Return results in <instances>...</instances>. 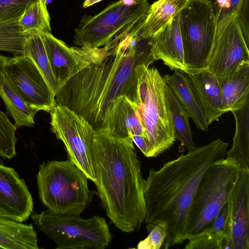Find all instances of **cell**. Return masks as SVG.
I'll return each instance as SVG.
<instances>
[{"label": "cell", "instance_id": "obj_1", "mask_svg": "<svg viewBox=\"0 0 249 249\" xmlns=\"http://www.w3.org/2000/svg\"><path fill=\"white\" fill-rule=\"evenodd\" d=\"M129 31L103 47L98 58L67 80L55 94L57 105L82 116L94 129L104 127L121 96L136 104L137 67L149 66L155 61L151 48L135 43Z\"/></svg>", "mask_w": 249, "mask_h": 249}, {"label": "cell", "instance_id": "obj_2", "mask_svg": "<svg viewBox=\"0 0 249 249\" xmlns=\"http://www.w3.org/2000/svg\"><path fill=\"white\" fill-rule=\"evenodd\" d=\"M228 142L216 139L149 170L144 181L145 214L149 232L160 222L167 225L164 249L185 240L189 212L199 182L211 165L226 157Z\"/></svg>", "mask_w": 249, "mask_h": 249}, {"label": "cell", "instance_id": "obj_3", "mask_svg": "<svg viewBox=\"0 0 249 249\" xmlns=\"http://www.w3.org/2000/svg\"><path fill=\"white\" fill-rule=\"evenodd\" d=\"M92 154L98 195L112 223L121 231H138L144 221V181L131 136L94 129Z\"/></svg>", "mask_w": 249, "mask_h": 249}, {"label": "cell", "instance_id": "obj_4", "mask_svg": "<svg viewBox=\"0 0 249 249\" xmlns=\"http://www.w3.org/2000/svg\"><path fill=\"white\" fill-rule=\"evenodd\" d=\"M136 71V106L148 143L147 157H155L169 149L176 140L166 97L167 84L156 68L141 64Z\"/></svg>", "mask_w": 249, "mask_h": 249}, {"label": "cell", "instance_id": "obj_5", "mask_svg": "<svg viewBox=\"0 0 249 249\" xmlns=\"http://www.w3.org/2000/svg\"><path fill=\"white\" fill-rule=\"evenodd\" d=\"M36 179L40 199L53 213L80 215L90 201L89 179L70 160L43 162Z\"/></svg>", "mask_w": 249, "mask_h": 249}, {"label": "cell", "instance_id": "obj_6", "mask_svg": "<svg viewBox=\"0 0 249 249\" xmlns=\"http://www.w3.org/2000/svg\"><path fill=\"white\" fill-rule=\"evenodd\" d=\"M240 168L234 159L225 158L213 163L201 178L188 216L186 240L203 234L212 225L228 201Z\"/></svg>", "mask_w": 249, "mask_h": 249}, {"label": "cell", "instance_id": "obj_7", "mask_svg": "<svg viewBox=\"0 0 249 249\" xmlns=\"http://www.w3.org/2000/svg\"><path fill=\"white\" fill-rule=\"evenodd\" d=\"M31 216L36 227L57 244L56 249H104L112 240L102 216L83 219L80 215L56 214L48 209Z\"/></svg>", "mask_w": 249, "mask_h": 249}, {"label": "cell", "instance_id": "obj_8", "mask_svg": "<svg viewBox=\"0 0 249 249\" xmlns=\"http://www.w3.org/2000/svg\"><path fill=\"white\" fill-rule=\"evenodd\" d=\"M149 6L148 0H119L94 16H85L75 30L74 43L79 47H104L142 22Z\"/></svg>", "mask_w": 249, "mask_h": 249}, {"label": "cell", "instance_id": "obj_9", "mask_svg": "<svg viewBox=\"0 0 249 249\" xmlns=\"http://www.w3.org/2000/svg\"><path fill=\"white\" fill-rule=\"evenodd\" d=\"M184 60L188 69L207 68L216 30L212 1L189 0L179 15Z\"/></svg>", "mask_w": 249, "mask_h": 249}, {"label": "cell", "instance_id": "obj_10", "mask_svg": "<svg viewBox=\"0 0 249 249\" xmlns=\"http://www.w3.org/2000/svg\"><path fill=\"white\" fill-rule=\"evenodd\" d=\"M50 113L51 129L64 143L69 160L95 183L92 148L94 129L82 116L65 106L56 105Z\"/></svg>", "mask_w": 249, "mask_h": 249}, {"label": "cell", "instance_id": "obj_11", "mask_svg": "<svg viewBox=\"0 0 249 249\" xmlns=\"http://www.w3.org/2000/svg\"><path fill=\"white\" fill-rule=\"evenodd\" d=\"M4 71L31 107L50 113L56 106L55 94L29 57L22 55L9 57Z\"/></svg>", "mask_w": 249, "mask_h": 249}, {"label": "cell", "instance_id": "obj_12", "mask_svg": "<svg viewBox=\"0 0 249 249\" xmlns=\"http://www.w3.org/2000/svg\"><path fill=\"white\" fill-rule=\"evenodd\" d=\"M237 16L228 23L213 45L206 69L217 77L228 76L244 63L249 62V44Z\"/></svg>", "mask_w": 249, "mask_h": 249}, {"label": "cell", "instance_id": "obj_13", "mask_svg": "<svg viewBox=\"0 0 249 249\" xmlns=\"http://www.w3.org/2000/svg\"><path fill=\"white\" fill-rule=\"evenodd\" d=\"M40 35L53 74L60 88L79 71L94 62L102 52V47H69L51 33Z\"/></svg>", "mask_w": 249, "mask_h": 249}, {"label": "cell", "instance_id": "obj_14", "mask_svg": "<svg viewBox=\"0 0 249 249\" xmlns=\"http://www.w3.org/2000/svg\"><path fill=\"white\" fill-rule=\"evenodd\" d=\"M228 201V240L224 249H249V169L240 167Z\"/></svg>", "mask_w": 249, "mask_h": 249}, {"label": "cell", "instance_id": "obj_15", "mask_svg": "<svg viewBox=\"0 0 249 249\" xmlns=\"http://www.w3.org/2000/svg\"><path fill=\"white\" fill-rule=\"evenodd\" d=\"M33 208V197L24 179L13 168L0 164V216L23 222Z\"/></svg>", "mask_w": 249, "mask_h": 249}, {"label": "cell", "instance_id": "obj_16", "mask_svg": "<svg viewBox=\"0 0 249 249\" xmlns=\"http://www.w3.org/2000/svg\"><path fill=\"white\" fill-rule=\"evenodd\" d=\"M180 13L172 18L156 34L149 38L155 61L160 59L171 70L183 71L185 65L183 45L179 27Z\"/></svg>", "mask_w": 249, "mask_h": 249}, {"label": "cell", "instance_id": "obj_17", "mask_svg": "<svg viewBox=\"0 0 249 249\" xmlns=\"http://www.w3.org/2000/svg\"><path fill=\"white\" fill-rule=\"evenodd\" d=\"M200 106L208 125L225 113L219 82L207 69H188L183 71Z\"/></svg>", "mask_w": 249, "mask_h": 249}, {"label": "cell", "instance_id": "obj_18", "mask_svg": "<svg viewBox=\"0 0 249 249\" xmlns=\"http://www.w3.org/2000/svg\"><path fill=\"white\" fill-rule=\"evenodd\" d=\"M102 128L117 137L126 138L131 135H140L145 137L136 104L124 95L119 99Z\"/></svg>", "mask_w": 249, "mask_h": 249}, {"label": "cell", "instance_id": "obj_19", "mask_svg": "<svg viewBox=\"0 0 249 249\" xmlns=\"http://www.w3.org/2000/svg\"><path fill=\"white\" fill-rule=\"evenodd\" d=\"M217 78L225 113L242 108L249 100V62L242 64L232 74Z\"/></svg>", "mask_w": 249, "mask_h": 249}, {"label": "cell", "instance_id": "obj_20", "mask_svg": "<svg viewBox=\"0 0 249 249\" xmlns=\"http://www.w3.org/2000/svg\"><path fill=\"white\" fill-rule=\"evenodd\" d=\"M174 71L172 74H167L163 77L165 82L196 127L202 130L208 131L209 125L206 117L184 72L179 70Z\"/></svg>", "mask_w": 249, "mask_h": 249}, {"label": "cell", "instance_id": "obj_21", "mask_svg": "<svg viewBox=\"0 0 249 249\" xmlns=\"http://www.w3.org/2000/svg\"><path fill=\"white\" fill-rule=\"evenodd\" d=\"M189 0H158L148 10L144 20L138 27L140 37L150 38L158 33L173 17L179 14Z\"/></svg>", "mask_w": 249, "mask_h": 249}, {"label": "cell", "instance_id": "obj_22", "mask_svg": "<svg viewBox=\"0 0 249 249\" xmlns=\"http://www.w3.org/2000/svg\"><path fill=\"white\" fill-rule=\"evenodd\" d=\"M0 97L17 127L34 125V117L38 111L27 104L5 71L0 79Z\"/></svg>", "mask_w": 249, "mask_h": 249}, {"label": "cell", "instance_id": "obj_23", "mask_svg": "<svg viewBox=\"0 0 249 249\" xmlns=\"http://www.w3.org/2000/svg\"><path fill=\"white\" fill-rule=\"evenodd\" d=\"M0 248L38 249L37 233L31 224L0 216Z\"/></svg>", "mask_w": 249, "mask_h": 249}, {"label": "cell", "instance_id": "obj_24", "mask_svg": "<svg viewBox=\"0 0 249 249\" xmlns=\"http://www.w3.org/2000/svg\"><path fill=\"white\" fill-rule=\"evenodd\" d=\"M231 112L234 117L235 130L226 158L234 159L241 168L249 169V100L242 108Z\"/></svg>", "mask_w": 249, "mask_h": 249}, {"label": "cell", "instance_id": "obj_25", "mask_svg": "<svg viewBox=\"0 0 249 249\" xmlns=\"http://www.w3.org/2000/svg\"><path fill=\"white\" fill-rule=\"evenodd\" d=\"M166 92L175 138L179 140L188 151L193 150L196 147L189 116L167 85Z\"/></svg>", "mask_w": 249, "mask_h": 249}, {"label": "cell", "instance_id": "obj_26", "mask_svg": "<svg viewBox=\"0 0 249 249\" xmlns=\"http://www.w3.org/2000/svg\"><path fill=\"white\" fill-rule=\"evenodd\" d=\"M47 1L39 0L26 9L18 20V28L20 32L29 35L51 33V18Z\"/></svg>", "mask_w": 249, "mask_h": 249}, {"label": "cell", "instance_id": "obj_27", "mask_svg": "<svg viewBox=\"0 0 249 249\" xmlns=\"http://www.w3.org/2000/svg\"><path fill=\"white\" fill-rule=\"evenodd\" d=\"M23 55L29 57L33 61L55 94L60 86L53 74L40 34L29 36L26 41Z\"/></svg>", "mask_w": 249, "mask_h": 249}, {"label": "cell", "instance_id": "obj_28", "mask_svg": "<svg viewBox=\"0 0 249 249\" xmlns=\"http://www.w3.org/2000/svg\"><path fill=\"white\" fill-rule=\"evenodd\" d=\"M18 18L0 22V51L10 53L13 56L23 54L26 41L29 36L19 31Z\"/></svg>", "mask_w": 249, "mask_h": 249}, {"label": "cell", "instance_id": "obj_29", "mask_svg": "<svg viewBox=\"0 0 249 249\" xmlns=\"http://www.w3.org/2000/svg\"><path fill=\"white\" fill-rule=\"evenodd\" d=\"M243 0H213L212 2L216 18L213 43L223 33L228 23L237 15Z\"/></svg>", "mask_w": 249, "mask_h": 249}, {"label": "cell", "instance_id": "obj_30", "mask_svg": "<svg viewBox=\"0 0 249 249\" xmlns=\"http://www.w3.org/2000/svg\"><path fill=\"white\" fill-rule=\"evenodd\" d=\"M17 128L0 109V157L11 159L16 155Z\"/></svg>", "mask_w": 249, "mask_h": 249}, {"label": "cell", "instance_id": "obj_31", "mask_svg": "<svg viewBox=\"0 0 249 249\" xmlns=\"http://www.w3.org/2000/svg\"><path fill=\"white\" fill-rule=\"evenodd\" d=\"M38 0H0V22L19 18L27 7Z\"/></svg>", "mask_w": 249, "mask_h": 249}, {"label": "cell", "instance_id": "obj_32", "mask_svg": "<svg viewBox=\"0 0 249 249\" xmlns=\"http://www.w3.org/2000/svg\"><path fill=\"white\" fill-rule=\"evenodd\" d=\"M167 230V225L166 222L158 223L149 232L148 236L138 243L137 248L159 249L166 239Z\"/></svg>", "mask_w": 249, "mask_h": 249}, {"label": "cell", "instance_id": "obj_33", "mask_svg": "<svg viewBox=\"0 0 249 249\" xmlns=\"http://www.w3.org/2000/svg\"><path fill=\"white\" fill-rule=\"evenodd\" d=\"M229 203L228 201L222 207L215 218L212 226L203 234H207L224 239V249L228 240L227 229L229 220Z\"/></svg>", "mask_w": 249, "mask_h": 249}, {"label": "cell", "instance_id": "obj_34", "mask_svg": "<svg viewBox=\"0 0 249 249\" xmlns=\"http://www.w3.org/2000/svg\"><path fill=\"white\" fill-rule=\"evenodd\" d=\"M225 240L207 234L189 240L185 249H224Z\"/></svg>", "mask_w": 249, "mask_h": 249}, {"label": "cell", "instance_id": "obj_35", "mask_svg": "<svg viewBox=\"0 0 249 249\" xmlns=\"http://www.w3.org/2000/svg\"><path fill=\"white\" fill-rule=\"evenodd\" d=\"M249 0H244L237 18L246 42L249 43Z\"/></svg>", "mask_w": 249, "mask_h": 249}, {"label": "cell", "instance_id": "obj_36", "mask_svg": "<svg viewBox=\"0 0 249 249\" xmlns=\"http://www.w3.org/2000/svg\"><path fill=\"white\" fill-rule=\"evenodd\" d=\"M133 142L141 150L142 153L146 157L148 153V146L146 138L140 135H131Z\"/></svg>", "mask_w": 249, "mask_h": 249}, {"label": "cell", "instance_id": "obj_37", "mask_svg": "<svg viewBox=\"0 0 249 249\" xmlns=\"http://www.w3.org/2000/svg\"><path fill=\"white\" fill-rule=\"evenodd\" d=\"M9 57L0 54V79L4 72V69Z\"/></svg>", "mask_w": 249, "mask_h": 249}, {"label": "cell", "instance_id": "obj_38", "mask_svg": "<svg viewBox=\"0 0 249 249\" xmlns=\"http://www.w3.org/2000/svg\"><path fill=\"white\" fill-rule=\"evenodd\" d=\"M103 0H85L83 3L84 8H87Z\"/></svg>", "mask_w": 249, "mask_h": 249}, {"label": "cell", "instance_id": "obj_39", "mask_svg": "<svg viewBox=\"0 0 249 249\" xmlns=\"http://www.w3.org/2000/svg\"><path fill=\"white\" fill-rule=\"evenodd\" d=\"M210 0V1H211L212 2H213V0Z\"/></svg>", "mask_w": 249, "mask_h": 249}]
</instances>
